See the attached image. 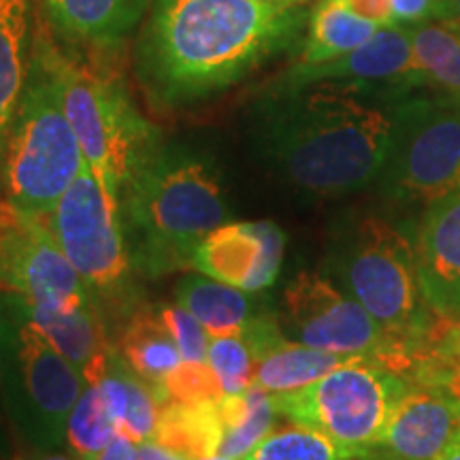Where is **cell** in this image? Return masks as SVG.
I'll use <instances>...</instances> for the list:
<instances>
[{"mask_svg":"<svg viewBox=\"0 0 460 460\" xmlns=\"http://www.w3.org/2000/svg\"><path fill=\"white\" fill-rule=\"evenodd\" d=\"M314 82H369L424 90L413 65L411 28H379L362 48L318 66H295L281 73L269 88H295Z\"/></svg>","mask_w":460,"mask_h":460,"instance_id":"2e32d148","label":"cell"},{"mask_svg":"<svg viewBox=\"0 0 460 460\" xmlns=\"http://www.w3.org/2000/svg\"><path fill=\"white\" fill-rule=\"evenodd\" d=\"M307 22L305 7L258 0H149L137 79L163 111L199 105L301 43Z\"/></svg>","mask_w":460,"mask_h":460,"instance_id":"7a4b0ae2","label":"cell"},{"mask_svg":"<svg viewBox=\"0 0 460 460\" xmlns=\"http://www.w3.org/2000/svg\"><path fill=\"white\" fill-rule=\"evenodd\" d=\"M0 290L43 309H77L92 303L41 217L24 216L4 203H0Z\"/></svg>","mask_w":460,"mask_h":460,"instance_id":"7c38bea8","label":"cell"},{"mask_svg":"<svg viewBox=\"0 0 460 460\" xmlns=\"http://www.w3.org/2000/svg\"><path fill=\"white\" fill-rule=\"evenodd\" d=\"M224 424L222 456L243 460L275 429L279 411L273 394L256 384L239 394H224L217 401Z\"/></svg>","mask_w":460,"mask_h":460,"instance_id":"4316f807","label":"cell"},{"mask_svg":"<svg viewBox=\"0 0 460 460\" xmlns=\"http://www.w3.org/2000/svg\"><path fill=\"white\" fill-rule=\"evenodd\" d=\"M118 435V424L109 413L96 384H88L75 402L66 422L65 450L77 460H94Z\"/></svg>","mask_w":460,"mask_h":460,"instance_id":"83f0119b","label":"cell"},{"mask_svg":"<svg viewBox=\"0 0 460 460\" xmlns=\"http://www.w3.org/2000/svg\"><path fill=\"white\" fill-rule=\"evenodd\" d=\"M286 234L275 222H226L197 245L190 269L258 295L279 278Z\"/></svg>","mask_w":460,"mask_h":460,"instance_id":"4fadbf2b","label":"cell"},{"mask_svg":"<svg viewBox=\"0 0 460 460\" xmlns=\"http://www.w3.org/2000/svg\"><path fill=\"white\" fill-rule=\"evenodd\" d=\"M256 354L254 384L269 394H286L320 379L352 356H339L324 349L292 341L281 331L278 314L261 312L243 329Z\"/></svg>","mask_w":460,"mask_h":460,"instance_id":"ac0fdd59","label":"cell"},{"mask_svg":"<svg viewBox=\"0 0 460 460\" xmlns=\"http://www.w3.org/2000/svg\"><path fill=\"white\" fill-rule=\"evenodd\" d=\"M88 379L34 326L26 301L0 290V402L28 450L65 447L66 422Z\"/></svg>","mask_w":460,"mask_h":460,"instance_id":"8992f818","label":"cell"},{"mask_svg":"<svg viewBox=\"0 0 460 460\" xmlns=\"http://www.w3.org/2000/svg\"><path fill=\"white\" fill-rule=\"evenodd\" d=\"M175 303L186 307L209 337L241 335L252 318L261 314L250 292L203 273H190L180 279L175 286Z\"/></svg>","mask_w":460,"mask_h":460,"instance_id":"7402d4cb","label":"cell"},{"mask_svg":"<svg viewBox=\"0 0 460 460\" xmlns=\"http://www.w3.org/2000/svg\"><path fill=\"white\" fill-rule=\"evenodd\" d=\"M20 460H77L65 447H54V450H31Z\"/></svg>","mask_w":460,"mask_h":460,"instance_id":"ab89813d","label":"cell"},{"mask_svg":"<svg viewBox=\"0 0 460 460\" xmlns=\"http://www.w3.org/2000/svg\"><path fill=\"white\" fill-rule=\"evenodd\" d=\"M458 433V396L446 386L411 384L367 460H441Z\"/></svg>","mask_w":460,"mask_h":460,"instance_id":"5bb4252c","label":"cell"},{"mask_svg":"<svg viewBox=\"0 0 460 460\" xmlns=\"http://www.w3.org/2000/svg\"><path fill=\"white\" fill-rule=\"evenodd\" d=\"M15 435L4 418L3 402H0V460H15Z\"/></svg>","mask_w":460,"mask_h":460,"instance_id":"74e56055","label":"cell"},{"mask_svg":"<svg viewBox=\"0 0 460 460\" xmlns=\"http://www.w3.org/2000/svg\"><path fill=\"white\" fill-rule=\"evenodd\" d=\"M49 43L51 34L39 22L24 92L0 164V203L41 220L51 214L85 163L62 107Z\"/></svg>","mask_w":460,"mask_h":460,"instance_id":"5b68a950","label":"cell"},{"mask_svg":"<svg viewBox=\"0 0 460 460\" xmlns=\"http://www.w3.org/2000/svg\"><path fill=\"white\" fill-rule=\"evenodd\" d=\"M115 349L126 365L152 388V393H156L166 376L183 362L175 339L166 331L152 305H141L119 326Z\"/></svg>","mask_w":460,"mask_h":460,"instance_id":"44dd1931","label":"cell"},{"mask_svg":"<svg viewBox=\"0 0 460 460\" xmlns=\"http://www.w3.org/2000/svg\"><path fill=\"white\" fill-rule=\"evenodd\" d=\"M326 275L405 349L413 371L441 318L429 307L420 286L411 234L384 216L349 217L337 224L332 234Z\"/></svg>","mask_w":460,"mask_h":460,"instance_id":"277c9868","label":"cell"},{"mask_svg":"<svg viewBox=\"0 0 460 460\" xmlns=\"http://www.w3.org/2000/svg\"><path fill=\"white\" fill-rule=\"evenodd\" d=\"M379 31L377 24L352 13L335 0H320L309 11V22L295 66H318L337 60L369 43Z\"/></svg>","mask_w":460,"mask_h":460,"instance_id":"603a6c76","label":"cell"},{"mask_svg":"<svg viewBox=\"0 0 460 460\" xmlns=\"http://www.w3.org/2000/svg\"><path fill=\"white\" fill-rule=\"evenodd\" d=\"M441 460H460V433H458L456 439L452 441V446L447 447L444 456H441Z\"/></svg>","mask_w":460,"mask_h":460,"instance_id":"60d3db41","label":"cell"},{"mask_svg":"<svg viewBox=\"0 0 460 460\" xmlns=\"http://www.w3.org/2000/svg\"><path fill=\"white\" fill-rule=\"evenodd\" d=\"M335 3L343 4L345 9L365 17V20L373 22L379 28L396 26L393 0H335Z\"/></svg>","mask_w":460,"mask_h":460,"instance_id":"836d02e7","label":"cell"},{"mask_svg":"<svg viewBox=\"0 0 460 460\" xmlns=\"http://www.w3.org/2000/svg\"><path fill=\"white\" fill-rule=\"evenodd\" d=\"M224 439L217 401H169L158 410L154 441L190 460L216 456Z\"/></svg>","mask_w":460,"mask_h":460,"instance_id":"d4e9b609","label":"cell"},{"mask_svg":"<svg viewBox=\"0 0 460 460\" xmlns=\"http://www.w3.org/2000/svg\"><path fill=\"white\" fill-rule=\"evenodd\" d=\"M207 362L214 369L216 377L220 379L224 394H239L254 384L256 354L243 332L211 337Z\"/></svg>","mask_w":460,"mask_h":460,"instance_id":"4dcf8cb0","label":"cell"},{"mask_svg":"<svg viewBox=\"0 0 460 460\" xmlns=\"http://www.w3.org/2000/svg\"><path fill=\"white\" fill-rule=\"evenodd\" d=\"M49 54L62 107L82 146L85 164L109 197L122 203L126 186L163 132L147 122L111 68L68 54L54 37Z\"/></svg>","mask_w":460,"mask_h":460,"instance_id":"52a82bcc","label":"cell"},{"mask_svg":"<svg viewBox=\"0 0 460 460\" xmlns=\"http://www.w3.org/2000/svg\"><path fill=\"white\" fill-rule=\"evenodd\" d=\"M200 460H237V458H228V456H222V454H216V456H207V458H200Z\"/></svg>","mask_w":460,"mask_h":460,"instance_id":"ee69618b","label":"cell"},{"mask_svg":"<svg viewBox=\"0 0 460 460\" xmlns=\"http://www.w3.org/2000/svg\"><path fill=\"white\" fill-rule=\"evenodd\" d=\"M58 43L113 56L139 31L149 0H34Z\"/></svg>","mask_w":460,"mask_h":460,"instance_id":"e0dca14e","label":"cell"},{"mask_svg":"<svg viewBox=\"0 0 460 460\" xmlns=\"http://www.w3.org/2000/svg\"><path fill=\"white\" fill-rule=\"evenodd\" d=\"M119 205L132 262L141 278L152 279L190 269L200 241L233 216L216 160L164 135L143 158Z\"/></svg>","mask_w":460,"mask_h":460,"instance_id":"3957f363","label":"cell"},{"mask_svg":"<svg viewBox=\"0 0 460 460\" xmlns=\"http://www.w3.org/2000/svg\"><path fill=\"white\" fill-rule=\"evenodd\" d=\"M411 48L422 88L460 102V26L441 20L411 26Z\"/></svg>","mask_w":460,"mask_h":460,"instance_id":"484cf974","label":"cell"},{"mask_svg":"<svg viewBox=\"0 0 460 460\" xmlns=\"http://www.w3.org/2000/svg\"><path fill=\"white\" fill-rule=\"evenodd\" d=\"M390 203L430 205L460 190V102L416 90L402 101L394 141L377 180Z\"/></svg>","mask_w":460,"mask_h":460,"instance_id":"30bf717a","label":"cell"},{"mask_svg":"<svg viewBox=\"0 0 460 460\" xmlns=\"http://www.w3.org/2000/svg\"><path fill=\"white\" fill-rule=\"evenodd\" d=\"M454 379H460V315L441 318L435 337L411 371V384L447 388Z\"/></svg>","mask_w":460,"mask_h":460,"instance_id":"f546056e","label":"cell"},{"mask_svg":"<svg viewBox=\"0 0 460 460\" xmlns=\"http://www.w3.org/2000/svg\"><path fill=\"white\" fill-rule=\"evenodd\" d=\"M34 0H0V164L34 45Z\"/></svg>","mask_w":460,"mask_h":460,"instance_id":"ffe728a7","label":"cell"},{"mask_svg":"<svg viewBox=\"0 0 460 460\" xmlns=\"http://www.w3.org/2000/svg\"><path fill=\"white\" fill-rule=\"evenodd\" d=\"M447 390H450V393H454L460 399V379H454L450 386H447Z\"/></svg>","mask_w":460,"mask_h":460,"instance_id":"7bdbcfd3","label":"cell"},{"mask_svg":"<svg viewBox=\"0 0 460 460\" xmlns=\"http://www.w3.org/2000/svg\"><path fill=\"white\" fill-rule=\"evenodd\" d=\"M278 320L292 341L339 356L376 358L410 379L405 349L326 273L295 275L281 292Z\"/></svg>","mask_w":460,"mask_h":460,"instance_id":"8fae6325","label":"cell"},{"mask_svg":"<svg viewBox=\"0 0 460 460\" xmlns=\"http://www.w3.org/2000/svg\"><path fill=\"white\" fill-rule=\"evenodd\" d=\"M152 307L158 318L163 320L166 331L171 332V337L175 339L183 360L207 362V349H209L211 337L203 329V324L180 303H158L152 305Z\"/></svg>","mask_w":460,"mask_h":460,"instance_id":"d6a6232c","label":"cell"},{"mask_svg":"<svg viewBox=\"0 0 460 460\" xmlns=\"http://www.w3.org/2000/svg\"><path fill=\"white\" fill-rule=\"evenodd\" d=\"M411 92L369 82L269 88L254 107L256 152L298 192L349 197L377 183Z\"/></svg>","mask_w":460,"mask_h":460,"instance_id":"6da1fadb","label":"cell"},{"mask_svg":"<svg viewBox=\"0 0 460 460\" xmlns=\"http://www.w3.org/2000/svg\"><path fill=\"white\" fill-rule=\"evenodd\" d=\"M396 26H418L435 20L439 0H393Z\"/></svg>","mask_w":460,"mask_h":460,"instance_id":"e575fe53","label":"cell"},{"mask_svg":"<svg viewBox=\"0 0 460 460\" xmlns=\"http://www.w3.org/2000/svg\"><path fill=\"white\" fill-rule=\"evenodd\" d=\"M243 460H356L318 430L292 422L273 429Z\"/></svg>","mask_w":460,"mask_h":460,"instance_id":"f1b7e54d","label":"cell"},{"mask_svg":"<svg viewBox=\"0 0 460 460\" xmlns=\"http://www.w3.org/2000/svg\"><path fill=\"white\" fill-rule=\"evenodd\" d=\"M258 3H267V4H278V7H303L307 0H258Z\"/></svg>","mask_w":460,"mask_h":460,"instance_id":"b9f144b4","label":"cell"},{"mask_svg":"<svg viewBox=\"0 0 460 460\" xmlns=\"http://www.w3.org/2000/svg\"><path fill=\"white\" fill-rule=\"evenodd\" d=\"M158 405L163 407L169 401L181 402H203L220 401L224 396L220 379L216 377L209 362L183 360L177 369H172L156 393Z\"/></svg>","mask_w":460,"mask_h":460,"instance_id":"1f68e13d","label":"cell"},{"mask_svg":"<svg viewBox=\"0 0 460 460\" xmlns=\"http://www.w3.org/2000/svg\"><path fill=\"white\" fill-rule=\"evenodd\" d=\"M418 278L439 318L460 315V190L424 207L413 230Z\"/></svg>","mask_w":460,"mask_h":460,"instance_id":"9a60e30c","label":"cell"},{"mask_svg":"<svg viewBox=\"0 0 460 460\" xmlns=\"http://www.w3.org/2000/svg\"><path fill=\"white\" fill-rule=\"evenodd\" d=\"M28 315L49 343L84 373L88 384H99L115 352L111 331L92 303L77 309H43L28 305Z\"/></svg>","mask_w":460,"mask_h":460,"instance_id":"d6986e66","label":"cell"},{"mask_svg":"<svg viewBox=\"0 0 460 460\" xmlns=\"http://www.w3.org/2000/svg\"><path fill=\"white\" fill-rule=\"evenodd\" d=\"M435 20L460 26V0H439V7H437Z\"/></svg>","mask_w":460,"mask_h":460,"instance_id":"f35d334b","label":"cell"},{"mask_svg":"<svg viewBox=\"0 0 460 460\" xmlns=\"http://www.w3.org/2000/svg\"><path fill=\"white\" fill-rule=\"evenodd\" d=\"M135 460H190V458L169 450V447L160 446L158 441L149 439V441H143V444H137Z\"/></svg>","mask_w":460,"mask_h":460,"instance_id":"8d00e7d4","label":"cell"},{"mask_svg":"<svg viewBox=\"0 0 460 460\" xmlns=\"http://www.w3.org/2000/svg\"><path fill=\"white\" fill-rule=\"evenodd\" d=\"M96 386L118 424V433L130 437L135 444L154 439L160 405L152 388L126 365L118 349L113 352L107 373Z\"/></svg>","mask_w":460,"mask_h":460,"instance_id":"cb8c5ba5","label":"cell"},{"mask_svg":"<svg viewBox=\"0 0 460 460\" xmlns=\"http://www.w3.org/2000/svg\"><path fill=\"white\" fill-rule=\"evenodd\" d=\"M411 382L376 358L352 356L320 379L273 394L279 416L326 435L356 460H367Z\"/></svg>","mask_w":460,"mask_h":460,"instance_id":"9c48e42d","label":"cell"},{"mask_svg":"<svg viewBox=\"0 0 460 460\" xmlns=\"http://www.w3.org/2000/svg\"><path fill=\"white\" fill-rule=\"evenodd\" d=\"M43 222L84 281L92 305L109 331H113L111 326L119 331L143 305L137 286L141 275L126 241L122 207L109 197L84 163L79 175Z\"/></svg>","mask_w":460,"mask_h":460,"instance_id":"ba28073f","label":"cell"},{"mask_svg":"<svg viewBox=\"0 0 460 460\" xmlns=\"http://www.w3.org/2000/svg\"><path fill=\"white\" fill-rule=\"evenodd\" d=\"M137 444L122 433L115 435V439L102 450L94 460H135Z\"/></svg>","mask_w":460,"mask_h":460,"instance_id":"d590c367","label":"cell"}]
</instances>
